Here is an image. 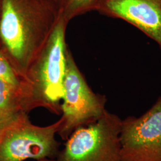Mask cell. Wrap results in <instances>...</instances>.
Listing matches in <instances>:
<instances>
[{"instance_id":"obj_1","label":"cell","mask_w":161,"mask_h":161,"mask_svg":"<svg viewBox=\"0 0 161 161\" xmlns=\"http://www.w3.org/2000/svg\"><path fill=\"white\" fill-rule=\"evenodd\" d=\"M60 20L54 0H2L0 51L23 78Z\"/></svg>"},{"instance_id":"obj_2","label":"cell","mask_w":161,"mask_h":161,"mask_svg":"<svg viewBox=\"0 0 161 161\" xmlns=\"http://www.w3.org/2000/svg\"><path fill=\"white\" fill-rule=\"evenodd\" d=\"M60 18L42 51L25 76L20 80L19 97L23 112L28 114L43 108L54 114L61 113L66 68V29Z\"/></svg>"},{"instance_id":"obj_3","label":"cell","mask_w":161,"mask_h":161,"mask_svg":"<svg viewBox=\"0 0 161 161\" xmlns=\"http://www.w3.org/2000/svg\"><path fill=\"white\" fill-rule=\"evenodd\" d=\"M106 102L104 95L94 92L88 86L67 47L61 103L62 123L58 136L66 140L76 129L97 121L106 110Z\"/></svg>"},{"instance_id":"obj_4","label":"cell","mask_w":161,"mask_h":161,"mask_svg":"<svg viewBox=\"0 0 161 161\" xmlns=\"http://www.w3.org/2000/svg\"><path fill=\"white\" fill-rule=\"evenodd\" d=\"M122 119L106 110L98 119L76 129L66 140L58 161H119Z\"/></svg>"},{"instance_id":"obj_5","label":"cell","mask_w":161,"mask_h":161,"mask_svg":"<svg viewBox=\"0 0 161 161\" xmlns=\"http://www.w3.org/2000/svg\"><path fill=\"white\" fill-rule=\"evenodd\" d=\"M62 119L46 126L34 124L23 113L0 132V161H26L58 156L56 136Z\"/></svg>"},{"instance_id":"obj_6","label":"cell","mask_w":161,"mask_h":161,"mask_svg":"<svg viewBox=\"0 0 161 161\" xmlns=\"http://www.w3.org/2000/svg\"><path fill=\"white\" fill-rule=\"evenodd\" d=\"M119 161H161V96L144 114L121 122Z\"/></svg>"},{"instance_id":"obj_7","label":"cell","mask_w":161,"mask_h":161,"mask_svg":"<svg viewBox=\"0 0 161 161\" xmlns=\"http://www.w3.org/2000/svg\"><path fill=\"white\" fill-rule=\"evenodd\" d=\"M95 11L131 24L161 50V0H100Z\"/></svg>"},{"instance_id":"obj_8","label":"cell","mask_w":161,"mask_h":161,"mask_svg":"<svg viewBox=\"0 0 161 161\" xmlns=\"http://www.w3.org/2000/svg\"><path fill=\"white\" fill-rule=\"evenodd\" d=\"M23 112L19 88L0 78V132L21 116Z\"/></svg>"},{"instance_id":"obj_9","label":"cell","mask_w":161,"mask_h":161,"mask_svg":"<svg viewBox=\"0 0 161 161\" xmlns=\"http://www.w3.org/2000/svg\"><path fill=\"white\" fill-rule=\"evenodd\" d=\"M60 18L66 24L77 16L95 11L100 0H54Z\"/></svg>"},{"instance_id":"obj_10","label":"cell","mask_w":161,"mask_h":161,"mask_svg":"<svg viewBox=\"0 0 161 161\" xmlns=\"http://www.w3.org/2000/svg\"><path fill=\"white\" fill-rule=\"evenodd\" d=\"M0 78L10 83L17 88H19L20 79L17 76L6 57L0 51Z\"/></svg>"},{"instance_id":"obj_11","label":"cell","mask_w":161,"mask_h":161,"mask_svg":"<svg viewBox=\"0 0 161 161\" xmlns=\"http://www.w3.org/2000/svg\"><path fill=\"white\" fill-rule=\"evenodd\" d=\"M26 161H58V160L54 159L53 158H42V159H31V160Z\"/></svg>"},{"instance_id":"obj_12","label":"cell","mask_w":161,"mask_h":161,"mask_svg":"<svg viewBox=\"0 0 161 161\" xmlns=\"http://www.w3.org/2000/svg\"><path fill=\"white\" fill-rule=\"evenodd\" d=\"M1 1L2 0H0V12H1Z\"/></svg>"}]
</instances>
